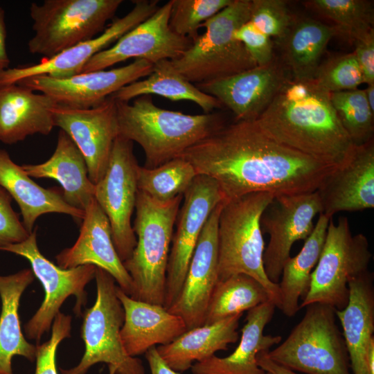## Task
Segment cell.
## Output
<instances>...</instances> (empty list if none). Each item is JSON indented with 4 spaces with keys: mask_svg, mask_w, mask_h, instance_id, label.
Listing matches in <instances>:
<instances>
[{
    "mask_svg": "<svg viewBox=\"0 0 374 374\" xmlns=\"http://www.w3.org/2000/svg\"><path fill=\"white\" fill-rule=\"evenodd\" d=\"M151 374H179L171 369L161 359L157 348L152 347L145 353Z\"/></svg>",
    "mask_w": 374,
    "mask_h": 374,
    "instance_id": "cell-45",
    "label": "cell"
},
{
    "mask_svg": "<svg viewBox=\"0 0 374 374\" xmlns=\"http://www.w3.org/2000/svg\"><path fill=\"white\" fill-rule=\"evenodd\" d=\"M116 102L118 135L139 144L146 168L179 157L224 125L219 114L191 115L165 109L157 106L149 95L137 97L132 103Z\"/></svg>",
    "mask_w": 374,
    "mask_h": 374,
    "instance_id": "cell-3",
    "label": "cell"
},
{
    "mask_svg": "<svg viewBox=\"0 0 374 374\" xmlns=\"http://www.w3.org/2000/svg\"><path fill=\"white\" fill-rule=\"evenodd\" d=\"M263 374H274V373L268 372V371H265Z\"/></svg>",
    "mask_w": 374,
    "mask_h": 374,
    "instance_id": "cell-50",
    "label": "cell"
},
{
    "mask_svg": "<svg viewBox=\"0 0 374 374\" xmlns=\"http://www.w3.org/2000/svg\"><path fill=\"white\" fill-rule=\"evenodd\" d=\"M122 0H45L32 3L30 16L34 34L28 42L30 53L51 58L106 28Z\"/></svg>",
    "mask_w": 374,
    "mask_h": 374,
    "instance_id": "cell-8",
    "label": "cell"
},
{
    "mask_svg": "<svg viewBox=\"0 0 374 374\" xmlns=\"http://www.w3.org/2000/svg\"><path fill=\"white\" fill-rule=\"evenodd\" d=\"M314 80L329 93L355 89L364 83L353 52L333 56L321 63Z\"/></svg>",
    "mask_w": 374,
    "mask_h": 374,
    "instance_id": "cell-39",
    "label": "cell"
},
{
    "mask_svg": "<svg viewBox=\"0 0 374 374\" xmlns=\"http://www.w3.org/2000/svg\"><path fill=\"white\" fill-rule=\"evenodd\" d=\"M34 278L30 269L0 275V374H14L11 361L15 355L30 362L35 359L36 346L24 338L18 312L21 296Z\"/></svg>",
    "mask_w": 374,
    "mask_h": 374,
    "instance_id": "cell-31",
    "label": "cell"
},
{
    "mask_svg": "<svg viewBox=\"0 0 374 374\" xmlns=\"http://www.w3.org/2000/svg\"><path fill=\"white\" fill-rule=\"evenodd\" d=\"M96 299L83 314L81 337L85 350L80 363L61 374H86L98 363H105L109 374H145L142 362L125 351L120 335L124 322L123 308L116 294L114 278L96 267Z\"/></svg>",
    "mask_w": 374,
    "mask_h": 374,
    "instance_id": "cell-9",
    "label": "cell"
},
{
    "mask_svg": "<svg viewBox=\"0 0 374 374\" xmlns=\"http://www.w3.org/2000/svg\"><path fill=\"white\" fill-rule=\"evenodd\" d=\"M133 2L134 6L127 14L114 19L98 36L79 43L51 58H44L37 64L0 70V87L35 75L62 78L80 73L91 57L147 19L159 8L157 0Z\"/></svg>",
    "mask_w": 374,
    "mask_h": 374,
    "instance_id": "cell-18",
    "label": "cell"
},
{
    "mask_svg": "<svg viewBox=\"0 0 374 374\" xmlns=\"http://www.w3.org/2000/svg\"><path fill=\"white\" fill-rule=\"evenodd\" d=\"M367 85L364 91L370 109L374 113V83Z\"/></svg>",
    "mask_w": 374,
    "mask_h": 374,
    "instance_id": "cell-49",
    "label": "cell"
},
{
    "mask_svg": "<svg viewBox=\"0 0 374 374\" xmlns=\"http://www.w3.org/2000/svg\"><path fill=\"white\" fill-rule=\"evenodd\" d=\"M330 220L319 214L301 251L284 265L278 283V309L287 317H294L300 310L299 299L303 300L309 290L311 274L321 256Z\"/></svg>",
    "mask_w": 374,
    "mask_h": 374,
    "instance_id": "cell-32",
    "label": "cell"
},
{
    "mask_svg": "<svg viewBox=\"0 0 374 374\" xmlns=\"http://www.w3.org/2000/svg\"><path fill=\"white\" fill-rule=\"evenodd\" d=\"M366 362L369 374H374V340L369 345L367 351Z\"/></svg>",
    "mask_w": 374,
    "mask_h": 374,
    "instance_id": "cell-48",
    "label": "cell"
},
{
    "mask_svg": "<svg viewBox=\"0 0 374 374\" xmlns=\"http://www.w3.org/2000/svg\"><path fill=\"white\" fill-rule=\"evenodd\" d=\"M2 251L27 259L32 271L42 283L45 296L40 307L25 326L28 339L39 341L48 332L60 308L69 296L76 299L74 312L78 315L87 303L86 285L95 278L96 267L84 265L62 269L46 258L39 251L37 242V229L24 241L8 245Z\"/></svg>",
    "mask_w": 374,
    "mask_h": 374,
    "instance_id": "cell-11",
    "label": "cell"
},
{
    "mask_svg": "<svg viewBox=\"0 0 374 374\" xmlns=\"http://www.w3.org/2000/svg\"><path fill=\"white\" fill-rule=\"evenodd\" d=\"M223 202L215 208L204 224L180 293L168 309L183 319L187 330L204 324L207 308L218 282L217 226Z\"/></svg>",
    "mask_w": 374,
    "mask_h": 374,
    "instance_id": "cell-19",
    "label": "cell"
},
{
    "mask_svg": "<svg viewBox=\"0 0 374 374\" xmlns=\"http://www.w3.org/2000/svg\"><path fill=\"white\" fill-rule=\"evenodd\" d=\"M251 0L233 1L205 21L203 34L178 58L173 66L189 82L201 84L224 78L257 66L235 31L250 18Z\"/></svg>",
    "mask_w": 374,
    "mask_h": 374,
    "instance_id": "cell-6",
    "label": "cell"
},
{
    "mask_svg": "<svg viewBox=\"0 0 374 374\" xmlns=\"http://www.w3.org/2000/svg\"><path fill=\"white\" fill-rule=\"evenodd\" d=\"M116 294L124 310L121 339L130 356L136 357L157 344H170L187 330L183 319L164 306L134 299L118 286Z\"/></svg>",
    "mask_w": 374,
    "mask_h": 374,
    "instance_id": "cell-23",
    "label": "cell"
},
{
    "mask_svg": "<svg viewBox=\"0 0 374 374\" xmlns=\"http://www.w3.org/2000/svg\"><path fill=\"white\" fill-rule=\"evenodd\" d=\"M6 25L4 9L0 6V70L9 68L10 58L6 49Z\"/></svg>",
    "mask_w": 374,
    "mask_h": 374,
    "instance_id": "cell-46",
    "label": "cell"
},
{
    "mask_svg": "<svg viewBox=\"0 0 374 374\" xmlns=\"http://www.w3.org/2000/svg\"><path fill=\"white\" fill-rule=\"evenodd\" d=\"M371 258L366 236L353 235L347 217L341 216L337 224L330 219L321 256L300 309L316 303L337 310L344 309L348 301L349 282L368 270Z\"/></svg>",
    "mask_w": 374,
    "mask_h": 374,
    "instance_id": "cell-10",
    "label": "cell"
},
{
    "mask_svg": "<svg viewBox=\"0 0 374 374\" xmlns=\"http://www.w3.org/2000/svg\"><path fill=\"white\" fill-rule=\"evenodd\" d=\"M353 53L362 70L364 82L374 83V29L353 41Z\"/></svg>",
    "mask_w": 374,
    "mask_h": 374,
    "instance_id": "cell-44",
    "label": "cell"
},
{
    "mask_svg": "<svg viewBox=\"0 0 374 374\" xmlns=\"http://www.w3.org/2000/svg\"><path fill=\"white\" fill-rule=\"evenodd\" d=\"M321 213L331 219L342 211L374 208V141L356 146L350 161L328 175L317 190Z\"/></svg>",
    "mask_w": 374,
    "mask_h": 374,
    "instance_id": "cell-22",
    "label": "cell"
},
{
    "mask_svg": "<svg viewBox=\"0 0 374 374\" xmlns=\"http://www.w3.org/2000/svg\"><path fill=\"white\" fill-rule=\"evenodd\" d=\"M242 316V313L237 314L188 330L170 344L156 347L157 352L171 369L184 372L191 368L193 362H202L235 343Z\"/></svg>",
    "mask_w": 374,
    "mask_h": 374,
    "instance_id": "cell-29",
    "label": "cell"
},
{
    "mask_svg": "<svg viewBox=\"0 0 374 374\" xmlns=\"http://www.w3.org/2000/svg\"><path fill=\"white\" fill-rule=\"evenodd\" d=\"M157 95L172 101L189 100L204 113H211L222 106L215 97L197 88L182 75L169 60L154 64L146 78L132 82L110 96L118 101L130 102L141 96Z\"/></svg>",
    "mask_w": 374,
    "mask_h": 374,
    "instance_id": "cell-33",
    "label": "cell"
},
{
    "mask_svg": "<svg viewBox=\"0 0 374 374\" xmlns=\"http://www.w3.org/2000/svg\"><path fill=\"white\" fill-rule=\"evenodd\" d=\"M197 175L190 162L177 157L154 168L139 166L137 188L152 198L165 202L184 195Z\"/></svg>",
    "mask_w": 374,
    "mask_h": 374,
    "instance_id": "cell-35",
    "label": "cell"
},
{
    "mask_svg": "<svg viewBox=\"0 0 374 374\" xmlns=\"http://www.w3.org/2000/svg\"><path fill=\"white\" fill-rule=\"evenodd\" d=\"M80 234L74 244L56 256L57 266L71 269L93 265L108 272L130 296L132 278L114 247L109 220L94 197L84 208Z\"/></svg>",
    "mask_w": 374,
    "mask_h": 374,
    "instance_id": "cell-21",
    "label": "cell"
},
{
    "mask_svg": "<svg viewBox=\"0 0 374 374\" xmlns=\"http://www.w3.org/2000/svg\"><path fill=\"white\" fill-rule=\"evenodd\" d=\"M139 166L133 142L118 135L112 146L107 171L95 185L94 198L109 220L113 243L122 262L130 257L136 244L131 217L138 191Z\"/></svg>",
    "mask_w": 374,
    "mask_h": 374,
    "instance_id": "cell-12",
    "label": "cell"
},
{
    "mask_svg": "<svg viewBox=\"0 0 374 374\" xmlns=\"http://www.w3.org/2000/svg\"><path fill=\"white\" fill-rule=\"evenodd\" d=\"M179 157L215 179L224 201L258 192H314L337 169L276 141L256 121L224 125Z\"/></svg>",
    "mask_w": 374,
    "mask_h": 374,
    "instance_id": "cell-1",
    "label": "cell"
},
{
    "mask_svg": "<svg viewBox=\"0 0 374 374\" xmlns=\"http://www.w3.org/2000/svg\"><path fill=\"white\" fill-rule=\"evenodd\" d=\"M276 305L271 301L248 310L246 323L235 350L226 357L215 355L190 368L193 374H263L265 371L257 364V355L269 351L273 346L279 344V335H265L264 330L271 321Z\"/></svg>",
    "mask_w": 374,
    "mask_h": 374,
    "instance_id": "cell-25",
    "label": "cell"
},
{
    "mask_svg": "<svg viewBox=\"0 0 374 374\" xmlns=\"http://www.w3.org/2000/svg\"><path fill=\"white\" fill-rule=\"evenodd\" d=\"M184 195L168 201L154 199L139 190L133 230L136 244L123 262L132 281L130 296L146 303L164 305L166 271L173 226Z\"/></svg>",
    "mask_w": 374,
    "mask_h": 374,
    "instance_id": "cell-4",
    "label": "cell"
},
{
    "mask_svg": "<svg viewBox=\"0 0 374 374\" xmlns=\"http://www.w3.org/2000/svg\"><path fill=\"white\" fill-rule=\"evenodd\" d=\"M268 301L270 299L267 291L255 278L244 274L231 276L217 283L204 324L243 313Z\"/></svg>",
    "mask_w": 374,
    "mask_h": 374,
    "instance_id": "cell-34",
    "label": "cell"
},
{
    "mask_svg": "<svg viewBox=\"0 0 374 374\" xmlns=\"http://www.w3.org/2000/svg\"><path fill=\"white\" fill-rule=\"evenodd\" d=\"M0 186L18 204L22 223L31 233L37 218L50 213L71 215L76 221H82L84 211L70 206L62 192L44 188L30 179L21 166L15 163L8 152L0 149Z\"/></svg>",
    "mask_w": 374,
    "mask_h": 374,
    "instance_id": "cell-27",
    "label": "cell"
},
{
    "mask_svg": "<svg viewBox=\"0 0 374 374\" xmlns=\"http://www.w3.org/2000/svg\"><path fill=\"white\" fill-rule=\"evenodd\" d=\"M265 353L262 352L257 355V364L264 371H268L274 374H298L296 372L279 365L269 359Z\"/></svg>",
    "mask_w": 374,
    "mask_h": 374,
    "instance_id": "cell-47",
    "label": "cell"
},
{
    "mask_svg": "<svg viewBox=\"0 0 374 374\" xmlns=\"http://www.w3.org/2000/svg\"><path fill=\"white\" fill-rule=\"evenodd\" d=\"M21 167L29 177L51 178L59 182L64 199L73 207L84 211L94 197L95 184L89 178L84 159L69 136L61 130L55 150L47 161Z\"/></svg>",
    "mask_w": 374,
    "mask_h": 374,
    "instance_id": "cell-28",
    "label": "cell"
},
{
    "mask_svg": "<svg viewBox=\"0 0 374 374\" xmlns=\"http://www.w3.org/2000/svg\"><path fill=\"white\" fill-rule=\"evenodd\" d=\"M233 0H172L169 25L177 35L194 40L201 26Z\"/></svg>",
    "mask_w": 374,
    "mask_h": 374,
    "instance_id": "cell-38",
    "label": "cell"
},
{
    "mask_svg": "<svg viewBox=\"0 0 374 374\" xmlns=\"http://www.w3.org/2000/svg\"><path fill=\"white\" fill-rule=\"evenodd\" d=\"M301 321L278 346L265 353L274 362L307 374H350L345 341L335 309L323 303L307 305Z\"/></svg>",
    "mask_w": 374,
    "mask_h": 374,
    "instance_id": "cell-7",
    "label": "cell"
},
{
    "mask_svg": "<svg viewBox=\"0 0 374 374\" xmlns=\"http://www.w3.org/2000/svg\"><path fill=\"white\" fill-rule=\"evenodd\" d=\"M12 199L0 186V250L26 240L30 234L12 209Z\"/></svg>",
    "mask_w": 374,
    "mask_h": 374,
    "instance_id": "cell-43",
    "label": "cell"
},
{
    "mask_svg": "<svg viewBox=\"0 0 374 374\" xmlns=\"http://www.w3.org/2000/svg\"><path fill=\"white\" fill-rule=\"evenodd\" d=\"M304 5L331 20L340 32L353 42L373 29V1L367 0H308Z\"/></svg>",
    "mask_w": 374,
    "mask_h": 374,
    "instance_id": "cell-36",
    "label": "cell"
},
{
    "mask_svg": "<svg viewBox=\"0 0 374 374\" xmlns=\"http://www.w3.org/2000/svg\"><path fill=\"white\" fill-rule=\"evenodd\" d=\"M171 6L172 0L159 7L113 46L91 57L81 73L107 69L130 58L145 60L153 65L161 60L178 58L191 46L193 40L177 35L170 28Z\"/></svg>",
    "mask_w": 374,
    "mask_h": 374,
    "instance_id": "cell-17",
    "label": "cell"
},
{
    "mask_svg": "<svg viewBox=\"0 0 374 374\" xmlns=\"http://www.w3.org/2000/svg\"><path fill=\"white\" fill-rule=\"evenodd\" d=\"M346 306L335 310L353 374H369L366 356L374 340L373 274L368 270L348 283Z\"/></svg>",
    "mask_w": 374,
    "mask_h": 374,
    "instance_id": "cell-26",
    "label": "cell"
},
{
    "mask_svg": "<svg viewBox=\"0 0 374 374\" xmlns=\"http://www.w3.org/2000/svg\"><path fill=\"white\" fill-rule=\"evenodd\" d=\"M234 37L242 43L257 66L267 64L274 59L276 55L271 37L260 31L249 21L235 31Z\"/></svg>",
    "mask_w": 374,
    "mask_h": 374,
    "instance_id": "cell-42",
    "label": "cell"
},
{
    "mask_svg": "<svg viewBox=\"0 0 374 374\" xmlns=\"http://www.w3.org/2000/svg\"><path fill=\"white\" fill-rule=\"evenodd\" d=\"M274 197L258 192L223 202L217 226V271L218 281L239 274L255 278L278 308V284L269 280L264 269L265 247L260 222Z\"/></svg>",
    "mask_w": 374,
    "mask_h": 374,
    "instance_id": "cell-5",
    "label": "cell"
},
{
    "mask_svg": "<svg viewBox=\"0 0 374 374\" xmlns=\"http://www.w3.org/2000/svg\"><path fill=\"white\" fill-rule=\"evenodd\" d=\"M71 317L59 312L55 317L48 341L36 346L35 374H58L55 355L60 343L71 336Z\"/></svg>",
    "mask_w": 374,
    "mask_h": 374,
    "instance_id": "cell-41",
    "label": "cell"
},
{
    "mask_svg": "<svg viewBox=\"0 0 374 374\" xmlns=\"http://www.w3.org/2000/svg\"><path fill=\"white\" fill-rule=\"evenodd\" d=\"M153 64L143 59L118 68L80 73L67 78L35 75L16 84L51 98L57 105L90 108L99 105L122 87L147 77Z\"/></svg>",
    "mask_w": 374,
    "mask_h": 374,
    "instance_id": "cell-16",
    "label": "cell"
},
{
    "mask_svg": "<svg viewBox=\"0 0 374 374\" xmlns=\"http://www.w3.org/2000/svg\"><path fill=\"white\" fill-rule=\"evenodd\" d=\"M337 35L341 34L335 26L310 18H294L278 39L280 60L288 74L296 80L314 79L328 44Z\"/></svg>",
    "mask_w": 374,
    "mask_h": 374,
    "instance_id": "cell-30",
    "label": "cell"
},
{
    "mask_svg": "<svg viewBox=\"0 0 374 374\" xmlns=\"http://www.w3.org/2000/svg\"><path fill=\"white\" fill-rule=\"evenodd\" d=\"M57 104L47 95L19 84L0 87V141L14 144L35 134L48 135L55 126Z\"/></svg>",
    "mask_w": 374,
    "mask_h": 374,
    "instance_id": "cell-24",
    "label": "cell"
},
{
    "mask_svg": "<svg viewBox=\"0 0 374 374\" xmlns=\"http://www.w3.org/2000/svg\"><path fill=\"white\" fill-rule=\"evenodd\" d=\"M183 199L167 267L163 305L167 310L180 293L204 224L215 208L224 201L217 181L204 175L196 176Z\"/></svg>",
    "mask_w": 374,
    "mask_h": 374,
    "instance_id": "cell-13",
    "label": "cell"
},
{
    "mask_svg": "<svg viewBox=\"0 0 374 374\" xmlns=\"http://www.w3.org/2000/svg\"><path fill=\"white\" fill-rule=\"evenodd\" d=\"M337 115L355 146L373 139L374 113L370 109L364 90L355 89L330 93Z\"/></svg>",
    "mask_w": 374,
    "mask_h": 374,
    "instance_id": "cell-37",
    "label": "cell"
},
{
    "mask_svg": "<svg viewBox=\"0 0 374 374\" xmlns=\"http://www.w3.org/2000/svg\"><path fill=\"white\" fill-rule=\"evenodd\" d=\"M321 211L317 190L274 196L265 208L260 227L269 239L263 253V266L272 283L278 284L284 265L291 257L292 245L310 235L314 218Z\"/></svg>",
    "mask_w": 374,
    "mask_h": 374,
    "instance_id": "cell-14",
    "label": "cell"
},
{
    "mask_svg": "<svg viewBox=\"0 0 374 374\" xmlns=\"http://www.w3.org/2000/svg\"><path fill=\"white\" fill-rule=\"evenodd\" d=\"M294 17L283 0H251L249 21L260 31L280 39Z\"/></svg>",
    "mask_w": 374,
    "mask_h": 374,
    "instance_id": "cell-40",
    "label": "cell"
},
{
    "mask_svg": "<svg viewBox=\"0 0 374 374\" xmlns=\"http://www.w3.org/2000/svg\"><path fill=\"white\" fill-rule=\"evenodd\" d=\"M53 115L55 126L69 136L82 154L89 178L96 185L107 171L118 136L116 100L109 96L90 108L57 105Z\"/></svg>",
    "mask_w": 374,
    "mask_h": 374,
    "instance_id": "cell-15",
    "label": "cell"
},
{
    "mask_svg": "<svg viewBox=\"0 0 374 374\" xmlns=\"http://www.w3.org/2000/svg\"><path fill=\"white\" fill-rule=\"evenodd\" d=\"M290 75L280 58L235 75L195 84L234 114L236 121H256Z\"/></svg>",
    "mask_w": 374,
    "mask_h": 374,
    "instance_id": "cell-20",
    "label": "cell"
},
{
    "mask_svg": "<svg viewBox=\"0 0 374 374\" xmlns=\"http://www.w3.org/2000/svg\"><path fill=\"white\" fill-rule=\"evenodd\" d=\"M256 122L276 141L337 169L350 161L356 149L337 115L330 93L314 79L289 75Z\"/></svg>",
    "mask_w": 374,
    "mask_h": 374,
    "instance_id": "cell-2",
    "label": "cell"
}]
</instances>
